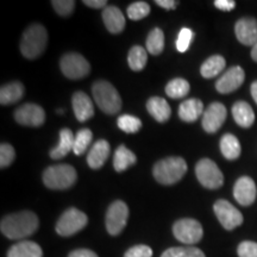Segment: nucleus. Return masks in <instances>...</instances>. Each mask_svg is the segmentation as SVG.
<instances>
[{"mask_svg": "<svg viewBox=\"0 0 257 257\" xmlns=\"http://www.w3.org/2000/svg\"><path fill=\"white\" fill-rule=\"evenodd\" d=\"M40 220L31 211H22L4 217L0 223L3 234L10 239H24L36 232Z\"/></svg>", "mask_w": 257, "mask_h": 257, "instance_id": "f257e3e1", "label": "nucleus"}, {"mask_svg": "<svg viewBox=\"0 0 257 257\" xmlns=\"http://www.w3.org/2000/svg\"><path fill=\"white\" fill-rule=\"evenodd\" d=\"M187 172V163L180 156L166 157L155 163L153 169L154 178L159 184L170 186L179 182Z\"/></svg>", "mask_w": 257, "mask_h": 257, "instance_id": "f03ea898", "label": "nucleus"}, {"mask_svg": "<svg viewBox=\"0 0 257 257\" xmlns=\"http://www.w3.org/2000/svg\"><path fill=\"white\" fill-rule=\"evenodd\" d=\"M48 44L47 29L42 24H31L23 32L21 40V51L24 57L35 60L44 53Z\"/></svg>", "mask_w": 257, "mask_h": 257, "instance_id": "7ed1b4c3", "label": "nucleus"}, {"mask_svg": "<svg viewBox=\"0 0 257 257\" xmlns=\"http://www.w3.org/2000/svg\"><path fill=\"white\" fill-rule=\"evenodd\" d=\"M95 104L106 114H115L121 108V99L114 86L106 80H98L92 88Z\"/></svg>", "mask_w": 257, "mask_h": 257, "instance_id": "20e7f679", "label": "nucleus"}, {"mask_svg": "<svg viewBox=\"0 0 257 257\" xmlns=\"http://www.w3.org/2000/svg\"><path fill=\"white\" fill-rule=\"evenodd\" d=\"M78 173L74 167L69 165L50 166L44 170L43 182L49 189L62 191L68 189L76 182Z\"/></svg>", "mask_w": 257, "mask_h": 257, "instance_id": "39448f33", "label": "nucleus"}, {"mask_svg": "<svg viewBox=\"0 0 257 257\" xmlns=\"http://www.w3.org/2000/svg\"><path fill=\"white\" fill-rule=\"evenodd\" d=\"M88 223V218L78 208L70 207L66 210L57 220L55 230L62 237H69L78 233Z\"/></svg>", "mask_w": 257, "mask_h": 257, "instance_id": "423d86ee", "label": "nucleus"}, {"mask_svg": "<svg viewBox=\"0 0 257 257\" xmlns=\"http://www.w3.org/2000/svg\"><path fill=\"white\" fill-rule=\"evenodd\" d=\"M198 181L208 189H218L224 184V175L218 166L210 159H201L195 166Z\"/></svg>", "mask_w": 257, "mask_h": 257, "instance_id": "0eeeda50", "label": "nucleus"}, {"mask_svg": "<svg viewBox=\"0 0 257 257\" xmlns=\"http://www.w3.org/2000/svg\"><path fill=\"white\" fill-rule=\"evenodd\" d=\"M61 72L66 78L78 80L86 78L91 72V64L78 53H68L60 61Z\"/></svg>", "mask_w": 257, "mask_h": 257, "instance_id": "6e6552de", "label": "nucleus"}, {"mask_svg": "<svg viewBox=\"0 0 257 257\" xmlns=\"http://www.w3.org/2000/svg\"><path fill=\"white\" fill-rule=\"evenodd\" d=\"M173 233L179 242L195 244L200 242L204 234L201 224L192 218H182L173 225Z\"/></svg>", "mask_w": 257, "mask_h": 257, "instance_id": "1a4fd4ad", "label": "nucleus"}, {"mask_svg": "<svg viewBox=\"0 0 257 257\" xmlns=\"http://www.w3.org/2000/svg\"><path fill=\"white\" fill-rule=\"evenodd\" d=\"M127 219V205L121 200L112 202L106 212V230L111 236H118L126 226Z\"/></svg>", "mask_w": 257, "mask_h": 257, "instance_id": "9d476101", "label": "nucleus"}, {"mask_svg": "<svg viewBox=\"0 0 257 257\" xmlns=\"http://www.w3.org/2000/svg\"><path fill=\"white\" fill-rule=\"evenodd\" d=\"M213 211L225 230L231 231L243 224V214L227 200H217L213 205Z\"/></svg>", "mask_w": 257, "mask_h": 257, "instance_id": "9b49d317", "label": "nucleus"}, {"mask_svg": "<svg viewBox=\"0 0 257 257\" xmlns=\"http://www.w3.org/2000/svg\"><path fill=\"white\" fill-rule=\"evenodd\" d=\"M15 119L24 126L38 127L46 121V112L36 104H24L16 110Z\"/></svg>", "mask_w": 257, "mask_h": 257, "instance_id": "f8f14e48", "label": "nucleus"}, {"mask_svg": "<svg viewBox=\"0 0 257 257\" xmlns=\"http://www.w3.org/2000/svg\"><path fill=\"white\" fill-rule=\"evenodd\" d=\"M226 115V107L221 102H212L202 114V127L208 134L217 133L224 124Z\"/></svg>", "mask_w": 257, "mask_h": 257, "instance_id": "ddd939ff", "label": "nucleus"}, {"mask_svg": "<svg viewBox=\"0 0 257 257\" xmlns=\"http://www.w3.org/2000/svg\"><path fill=\"white\" fill-rule=\"evenodd\" d=\"M245 80L244 69L239 66L231 67L216 82V89L220 94H229L238 89Z\"/></svg>", "mask_w": 257, "mask_h": 257, "instance_id": "4468645a", "label": "nucleus"}, {"mask_svg": "<svg viewBox=\"0 0 257 257\" xmlns=\"http://www.w3.org/2000/svg\"><path fill=\"white\" fill-rule=\"evenodd\" d=\"M257 189L255 181L249 176H242L233 187V197L242 206H250L256 200Z\"/></svg>", "mask_w": 257, "mask_h": 257, "instance_id": "2eb2a0df", "label": "nucleus"}, {"mask_svg": "<svg viewBox=\"0 0 257 257\" xmlns=\"http://www.w3.org/2000/svg\"><path fill=\"white\" fill-rule=\"evenodd\" d=\"M234 32L240 43L253 47L257 43V21L251 17L240 18L234 27Z\"/></svg>", "mask_w": 257, "mask_h": 257, "instance_id": "dca6fc26", "label": "nucleus"}, {"mask_svg": "<svg viewBox=\"0 0 257 257\" xmlns=\"http://www.w3.org/2000/svg\"><path fill=\"white\" fill-rule=\"evenodd\" d=\"M73 110L74 114H75L76 119L79 121H83L91 119L94 115V105L91 98L83 92H75L72 98Z\"/></svg>", "mask_w": 257, "mask_h": 257, "instance_id": "f3484780", "label": "nucleus"}, {"mask_svg": "<svg viewBox=\"0 0 257 257\" xmlns=\"http://www.w3.org/2000/svg\"><path fill=\"white\" fill-rule=\"evenodd\" d=\"M111 147L106 140H99L93 144L87 155V163L92 169H99L105 165L110 156Z\"/></svg>", "mask_w": 257, "mask_h": 257, "instance_id": "a211bd4d", "label": "nucleus"}, {"mask_svg": "<svg viewBox=\"0 0 257 257\" xmlns=\"http://www.w3.org/2000/svg\"><path fill=\"white\" fill-rule=\"evenodd\" d=\"M204 104L200 99H187L179 106L180 119L187 121V123H193V121L199 119V117L204 114Z\"/></svg>", "mask_w": 257, "mask_h": 257, "instance_id": "6ab92c4d", "label": "nucleus"}, {"mask_svg": "<svg viewBox=\"0 0 257 257\" xmlns=\"http://www.w3.org/2000/svg\"><path fill=\"white\" fill-rule=\"evenodd\" d=\"M102 21L111 34H120L125 28V17L115 6H107L102 11Z\"/></svg>", "mask_w": 257, "mask_h": 257, "instance_id": "aec40b11", "label": "nucleus"}, {"mask_svg": "<svg viewBox=\"0 0 257 257\" xmlns=\"http://www.w3.org/2000/svg\"><path fill=\"white\" fill-rule=\"evenodd\" d=\"M147 110L154 119L160 121V123H165L172 115L169 104L167 102L166 99L161 98V96L150 98L147 102Z\"/></svg>", "mask_w": 257, "mask_h": 257, "instance_id": "412c9836", "label": "nucleus"}, {"mask_svg": "<svg viewBox=\"0 0 257 257\" xmlns=\"http://www.w3.org/2000/svg\"><path fill=\"white\" fill-rule=\"evenodd\" d=\"M233 119L239 126L248 128L255 123V112L246 101H237L232 106Z\"/></svg>", "mask_w": 257, "mask_h": 257, "instance_id": "4be33fe9", "label": "nucleus"}, {"mask_svg": "<svg viewBox=\"0 0 257 257\" xmlns=\"http://www.w3.org/2000/svg\"><path fill=\"white\" fill-rule=\"evenodd\" d=\"M74 135L70 128H61L60 142L54 149L50 150V157L54 160H61L74 149Z\"/></svg>", "mask_w": 257, "mask_h": 257, "instance_id": "5701e85b", "label": "nucleus"}, {"mask_svg": "<svg viewBox=\"0 0 257 257\" xmlns=\"http://www.w3.org/2000/svg\"><path fill=\"white\" fill-rule=\"evenodd\" d=\"M8 257H43V251L37 243L22 240L9 249Z\"/></svg>", "mask_w": 257, "mask_h": 257, "instance_id": "b1692460", "label": "nucleus"}, {"mask_svg": "<svg viewBox=\"0 0 257 257\" xmlns=\"http://www.w3.org/2000/svg\"><path fill=\"white\" fill-rule=\"evenodd\" d=\"M24 95V86L19 81L6 83L0 89V104L11 105L21 100Z\"/></svg>", "mask_w": 257, "mask_h": 257, "instance_id": "393cba45", "label": "nucleus"}, {"mask_svg": "<svg viewBox=\"0 0 257 257\" xmlns=\"http://www.w3.org/2000/svg\"><path fill=\"white\" fill-rule=\"evenodd\" d=\"M137 157L135 154L131 152L128 148L125 146H120L117 148L114 153V157H113V167L115 169V172L120 173L126 170L127 168H130L131 166H134L136 163Z\"/></svg>", "mask_w": 257, "mask_h": 257, "instance_id": "a878e982", "label": "nucleus"}, {"mask_svg": "<svg viewBox=\"0 0 257 257\" xmlns=\"http://www.w3.org/2000/svg\"><path fill=\"white\" fill-rule=\"evenodd\" d=\"M226 66V61L221 55H213L201 64L200 74L205 79H212L214 76L219 75V74L225 69Z\"/></svg>", "mask_w": 257, "mask_h": 257, "instance_id": "bb28decb", "label": "nucleus"}, {"mask_svg": "<svg viewBox=\"0 0 257 257\" xmlns=\"http://www.w3.org/2000/svg\"><path fill=\"white\" fill-rule=\"evenodd\" d=\"M220 152L227 160H237L242 152L238 138L231 134H226L220 140Z\"/></svg>", "mask_w": 257, "mask_h": 257, "instance_id": "cd10ccee", "label": "nucleus"}, {"mask_svg": "<svg viewBox=\"0 0 257 257\" xmlns=\"http://www.w3.org/2000/svg\"><path fill=\"white\" fill-rule=\"evenodd\" d=\"M148 62V51L141 46H134L128 51L127 63L134 72H141Z\"/></svg>", "mask_w": 257, "mask_h": 257, "instance_id": "c85d7f7f", "label": "nucleus"}, {"mask_svg": "<svg viewBox=\"0 0 257 257\" xmlns=\"http://www.w3.org/2000/svg\"><path fill=\"white\" fill-rule=\"evenodd\" d=\"M165 49V34L160 28L150 31L147 38V51L152 55H160Z\"/></svg>", "mask_w": 257, "mask_h": 257, "instance_id": "c756f323", "label": "nucleus"}, {"mask_svg": "<svg viewBox=\"0 0 257 257\" xmlns=\"http://www.w3.org/2000/svg\"><path fill=\"white\" fill-rule=\"evenodd\" d=\"M189 89H191L189 82L187 80L181 78L173 79L172 81H169L166 86L167 95L172 99L185 98V96L189 93Z\"/></svg>", "mask_w": 257, "mask_h": 257, "instance_id": "7c9ffc66", "label": "nucleus"}, {"mask_svg": "<svg viewBox=\"0 0 257 257\" xmlns=\"http://www.w3.org/2000/svg\"><path fill=\"white\" fill-rule=\"evenodd\" d=\"M93 134L89 128H81V130L78 131L75 140H74V154L78 156L85 154L86 150L88 149V147L91 146Z\"/></svg>", "mask_w": 257, "mask_h": 257, "instance_id": "2f4dec72", "label": "nucleus"}, {"mask_svg": "<svg viewBox=\"0 0 257 257\" xmlns=\"http://www.w3.org/2000/svg\"><path fill=\"white\" fill-rule=\"evenodd\" d=\"M161 257H206L205 253L195 246H174L167 249Z\"/></svg>", "mask_w": 257, "mask_h": 257, "instance_id": "473e14b6", "label": "nucleus"}, {"mask_svg": "<svg viewBox=\"0 0 257 257\" xmlns=\"http://www.w3.org/2000/svg\"><path fill=\"white\" fill-rule=\"evenodd\" d=\"M118 127L126 134H136L142 127V121L140 118L130 114H123L117 120Z\"/></svg>", "mask_w": 257, "mask_h": 257, "instance_id": "72a5a7b5", "label": "nucleus"}, {"mask_svg": "<svg viewBox=\"0 0 257 257\" xmlns=\"http://www.w3.org/2000/svg\"><path fill=\"white\" fill-rule=\"evenodd\" d=\"M150 14V5L146 2H136L127 8V16L131 21H141Z\"/></svg>", "mask_w": 257, "mask_h": 257, "instance_id": "f704fd0d", "label": "nucleus"}, {"mask_svg": "<svg viewBox=\"0 0 257 257\" xmlns=\"http://www.w3.org/2000/svg\"><path fill=\"white\" fill-rule=\"evenodd\" d=\"M16 159V152L8 143H3L0 146V168H8L12 165Z\"/></svg>", "mask_w": 257, "mask_h": 257, "instance_id": "c9c22d12", "label": "nucleus"}, {"mask_svg": "<svg viewBox=\"0 0 257 257\" xmlns=\"http://www.w3.org/2000/svg\"><path fill=\"white\" fill-rule=\"evenodd\" d=\"M193 38V31L188 28H182L179 32L178 40H176V49L179 53H186L188 50Z\"/></svg>", "mask_w": 257, "mask_h": 257, "instance_id": "e433bc0d", "label": "nucleus"}, {"mask_svg": "<svg viewBox=\"0 0 257 257\" xmlns=\"http://www.w3.org/2000/svg\"><path fill=\"white\" fill-rule=\"evenodd\" d=\"M51 5L60 16L68 17L73 14L75 2L74 0H54V2H51Z\"/></svg>", "mask_w": 257, "mask_h": 257, "instance_id": "4c0bfd02", "label": "nucleus"}, {"mask_svg": "<svg viewBox=\"0 0 257 257\" xmlns=\"http://www.w3.org/2000/svg\"><path fill=\"white\" fill-rule=\"evenodd\" d=\"M239 257H257V243L251 240L242 242L237 248Z\"/></svg>", "mask_w": 257, "mask_h": 257, "instance_id": "58836bf2", "label": "nucleus"}, {"mask_svg": "<svg viewBox=\"0 0 257 257\" xmlns=\"http://www.w3.org/2000/svg\"><path fill=\"white\" fill-rule=\"evenodd\" d=\"M153 250L150 246L144 245V244H138L133 248H130L125 252L124 257H152Z\"/></svg>", "mask_w": 257, "mask_h": 257, "instance_id": "ea45409f", "label": "nucleus"}, {"mask_svg": "<svg viewBox=\"0 0 257 257\" xmlns=\"http://www.w3.org/2000/svg\"><path fill=\"white\" fill-rule=\"evenodd\" d=\"M214 6L221 10V11H231V10L236 8V3L233 0H216Z\"/></svg>", "mask_w": 257, "mask_h": 257, "instance_id": "a19ab883", "label": "nucleus"}, {"mask_svg": "<svg viewBox=\"0 0 257 257\" xmlns=\"http://www.w3.org/2000/svg\"><path fill=\"white\" fill-rule=\"evenodd\" d=\"M68 257H98L94 251L88 249H78L69 253Z\"/></svg>", "mask_w": 257, "mask_h": 257, "instance_id": "79ce46f5", "label": "nucleus"}, {"mask_svg": "<svg viewBox=\"0 0 257 257\" xmlns=\"http://www.w3.org/2000/svg\"><path fill=\"white\" fill-rule=\"evenodd\" d=\"M83 4L92 9H102L107 8V2L106 0H83Z\"/></svg>", "mask_w": 257, "mask_h": 257, "instance_id": "37998d69", "label": "nucleus"}, {"mask_svg": "<svg viewBox=\"0 0 257 257\" xmlns=\"http://www.w3.org/2000/svg\"><path fill=\"white\" fill-rule=\"evenodd\" d=\"M156 4L161 6V8L167 9V10H174L178 6L179 3L175 0H156Z\"/></svg>", "mask_w": 257, "mask_h": 257, "instance_id": "c03bdc74", "label": "nucleus"}, {"mask_svg": "<svg viewBox=\"0 0 257 257\" xmlns=\"http://www.w3.org/2000/svg\"><path fill=\"white\" fill-rule=\"evenodd\" d=\"M250 92H251V96L257 104V81H253L251 83V86H250Z\"/></svg>", "mask_w": 257, "mask_h": 257, "instance_id": "a18cd8bd", "label": "nucleus"}, {"mask_svg": "<svg viewBox=\"0 0 257 257\" xmlns=\"http://www.w3.org/2000/svg\"><path fill=\"white\" fill-rule=\"evenodd\" d=\"M251 59L257 62V43L255 46L252 47V50H251Z\"/></svg>", "mask_w": 257, "mask_h": 257, "instance_id": "49530a36", "label": "nucleus"}]
</instances>
